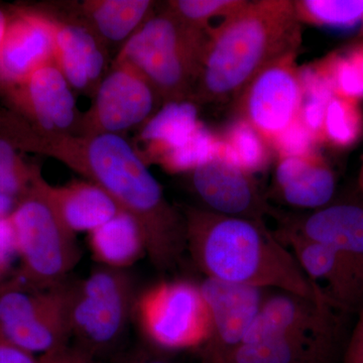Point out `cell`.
Instances as JSON below:
<instances>
[{"label": "cell", "mask_w": 363, "mask_h": 363, "mask_svg": "<svg viewBox=\"0 0 363 363\" xmlns=\"http://www.w3.org/2000/svg\"><path fill=\"white\" fill-rule=\"evenodd\" d=\"M9 138L16 149L57 160L104 189L138 222L147 257L157 271L180 264L187 252L184 215L169 204L147 162L123 135L48 133L16 121Z\"/></svg>", "instance_id": "cell-1"}, {"label": "cell", "mask_w": 363, "mask_h": 363, "mask_svg": "<svg viewBox=\"0 0 363 363\" xmlns=\"http://www.w3.org/2000/svg\"><path fill=\"white\" fill-rule=\"evenodd\" d=\"M187 252L206 278L328 302L264 221L186 208Z\"/></svg>", "instance_id": "cell-2"}, {"label": "cell", "mask_w": 363, "mask_h": 363, "mask_svg": "<svg viewBox=\"0 0 363 363\" xmlns=\"http://www.w3.org/2000/svg\"><path fill=\"white\" fill-rule=\"evenodd\" d=\"M294 2H248L210 28L193 100L221 102L238 96L267 66L300 45Z\"/></svg>", "instance_id": "cell-3"}, {"label": "cell", "mask_w": 363, "mask_h": 363, "mask_svg": "<svg viewBox=\"0 0 363 363\" xmlns=\"http://www.w3.org/2000/svg\"><path fill=\"white\" fill-rule=\"evenodd\" d=\"M208 32L166 9L150 16L124 43L114 61L140 72L164 104L193 100Z\"/></svg>", "instance_id": "cell-4"}, {"label": "cell", "mask_w": 363, "mask_h": 363, "mask_svg": "<svg viewBox=\"0 0 363 363\" xmlns=\"http://www.w3.org/2000/svg\"><path fill=\"white\" fill-rule=\"evenodd\" d=\"M138 295L128 269L99 266L71 283L70 342L97 362L121 350Z\"/></svg>", "instance_id": "cell-5"}, {"label": "cell", "mask_w": 363, "mask_h": 363, "mask_svg": "<svg viewBox=\"0 0 363 363\" xmlns=\"http://www.w3.org/2000/svg\"><path fill=\"white\" fill-rule=\"evenodd\" d=\"M20 269L13 279L30 289H50L67 281L80 259L76 235L59 220L32 186L9 216Z\"/></svg>", "instance_id": "cell-6"}, {"label": "cell", "mask_w": 363, "mask_h": 363, "mask_svg": "<svg viewBox=\"0 0 363 363\" xmlns=\"http://www.w3.org/2000/svg\"><path fill=\"white\" fill-rule=\"evenodd\" d=\"M133 317L145 343L167 352L198 350L211 326L200 285L188 281H162L138 294Z\"/></svg>", "instance_id": "cell-7"}, {"label": "cell", "mask_w": 363, "mask_h": 363, "mask_svg": "<svg viewBox=\"0 0 363 363\" xmlns=\"http://www.w3.org/2000/svg\"><path fill=\"white\" fill-rule=\"evenodd\" d=\"M68 281L30 289L13 279L0 285V331L13 345L39 357L70 343Z\"/></svg>", "instance_id": "cell-8"}, {"label": "cell", "mask_w": 363, "mask_h": 363, "mask_svg": "<svg viewBox=\"0 0 363 363\" xmlns=\"http://www.w3.org/2000/svg\"><path fill=\"white\" fill-rule=\"evenodd\" d=\"M161 100L149 81L130 64L113 62L94 92L76 133L121 135L145 124Z\"/></svg>", "instance_id": "cell-9"}, {"label": "cell", "mask_w": 363, "mask_h": 363, "mask_svg": "<svg viewBox=\"0 0 363 363\" xmlns=\"http://www.w3.org/2000/svg\"><path fill=\"white\" fill-rule=\"evenodd\" d=\"M9 109L35 130L76 133L81 116L73 89L55 63L33 72L16 84L0 88Z\"/></svg>", "instance_id": "cell-10"}, {"label": "cell", "mask_w": 363, "mask_h": 363, "mask_svg": "<svg viewBox=\"0 0 363 363\" xmlns=\"http://www.w3.org/2000/svg\"><path fill=\"white\" fill-rule=\"evenodd\" d=\"M297 52H290L259 72L241 93L242 119L271 145L300 113L302 86Z\"/></svg>", "instance_id": "cell-11"}, {"label": "cell", "mask_w": 363, "mask_h": 363, "mask_svg": "<svg viewBox=\"0 0 363 363\" xmlns=\"http://www.w3.org/2000/svg\"><path fill=\"white\" fill-rule=\"evenodd\" d=\"M200 288L210 313V333L199 350V363H223L243 343L264 300V291L205 278Z\"/></svg>", "instance_id": "cell-12"}, {"label": "cell", "mask_w": 363, "mask_h": 363, "mask_svg": "<svg viewBox=\"0 0 363 363\" xmlns=\"http://www.w3.org/2000/svg\"><path fill=\"white\" fill-rule=\"evenodd\" d=\"M310 281L341 313H358L363 306V255L279 233Z\"/></svg>", "instance_id": "cell-13"}, {"label": "cell", "mask_w": 363, "mask_h": 363, "mask_svg": "<svg viewBox=\"0 0 363 363\" xmlns=\"http://www.w3.org/2000/svg\"><path fill=\"white\" fill-rule=\"evenodd\" d=\"M11 18L0 45V88L20 83L54 63V16L33 7H11Z\"/></svg>", "instance_id": "cell-14"}, {"label": "cell", "mask_w": 363, "mask_h": 363, "mask_svg": "<svg viewBox=\"0 0 363 363\" xmlns=\"http://www.w3.org/2000/svg\"><path fill=\"white\" fill-rule=\"evenodd\" d=\"M337 312L341 313L325 301L279 291L264 298L242 344L311 332H338Z\"/></svg>", "instance_id": "cell-15"}, {"label": "cell", "mask_w": 363, "mask_h": 363, "mask_svg": "<svg viewBox=\"0 0 363 363\" xmlns=\"http://www.w3.org/2000/svg\"><path fill=\"white\" fill-rule=\"evenodd\" d=\"M197 195L210 211L225 216L264 221L269 213L252 175L217 156L191 172Z\"/></svg>", "instance_id": "cell-16"}, {"label": "cell", "mask_w": 363, "mask_h": 363, "mask_svg": "<svg viewBox=\"0 0 363 363\" xmlns=\"http://www.w3.org/2000/svg\"><path fill=\"white\" fill-rule=\"evenodd\" d=\"M33 186L74 235L92 233L121 211L111 196L92 182L74 181L52 186L40 172Z\"/></svg>", "instance_id": "cell-17"}, {"label": "cell", "mask_w": 363, "mask_h": 363, "mask_svg": "<svg viewBox=\"0 0 363 363\" xmlns=\"http://www.w3.org/2000/svg\"><path fill=\"white\" fill-rule=\"evenodd\" d=\"M54 16V63L72 89L91 92L104 77V45L87 26Z\"/></svg>", "instance_id": "cell-18"}, {"label": "cell", "mask_w": 363, "mask_h": 363, "mask_svg": "<svg viewBox=\"0 0 363 363\" xmlns=\"http://www.w3.org/2000/svg\"><path fill=\"white\" fill-rule=\"evenodd\" d=\"M281 233L363 255V206L354 203L327 205L286 222Z\"/></svg>", "instance_id": "cell-19"}, {"label": "cell", "mask_w": 363, "mask_h": 363, "mask_svg": "<svg viewBox=\"0 0 363 363\" xmlns=\"http://www.w3.org/2000/svg\"><path fill=\"white\" fill-rule=\"evenodd\" d=\"M276 184L289 205L321 209L330 203L336 180L330 167L319 155L279 160Z\"/></svg>", "instance_id": "cell-20"}, {"label": "cell", "mask_w": 363, "mask_h": 363, "mask_svg": "<svg viewBox=\"0 0 363 363\" xmlns=\"http://www.w3.org/2000/svg\"><path fill=\"white\" fill-rule=\"evenodd\" d=\"M200 123L193 100L167 102L140 131L138 140L145 145V152L140 156L147 164L156 162L162 155L185 145Z\"/></svg>", "instance_id": "cell-21"}, {"label": "cell", "mask_w": 363, "mask_h": 363, "mask_svg": "<svg viewBox=\"0 0 363 363\" xmlns=\"http://www.w3.org/2000/svg\"><path fill=\"white\" fill-rule=\"evenodd\" d=\"M152 6L150 0H88L79 4V23L102 43H125L150 18Z\"/></svg>", "instance_id": "cell-22"}, {"label": "cell", "mask_w": 363, "mask_h": 363, "mask_svg": "<svg viewBox=\"0 0 363 363\" xmlns=\"http://www.w3.org/2000/svg\"><path fill=\"white\" fill-rule=\"evenodd\" d=\"M88 241L95 262L101 267L128 269L147 255L140 227L123 211L90 233Z\"/></svg>", "instance_id": "cell-23"}, {"label": "cell", "mask_w": 363, "mask_h": 363, "mask_svg": "<svg viewBox=\"0 0 363 363\" xmlns=\"http://www.w3.org/2000/svg\"><path fill=\"white\" fill-rule=\"evenodd\" d=\"M294 6L298 21L363 37V0H303Z\"/></svg>", "instance_id": "cell-24"}, {"label": "cell", "mask_w": 363, "mask_h": 363, "mask_svg": "<svg viewBox=\"0 0 363 363\" xmlns=\"http://www.w3.org/2000/svg\"><path fill=\"white\" fill-rule=\"evenodd\" d=\"M220 140L218 157L250 175L269 164V143L245 119L231 124Z\"/></svg>", "instance_id": "cell-25"}, {"label": "cell", "mask_w": 363, "mask_h": 363, "mask_svg": "<svg viewBox=\"0 0 363 363\" xmlns=\"http://www.w3.org/2000/svg\"><path fill=\"white\" fill-rule=\"evenodd\" d=\"M302 104L300 117L318 142L323 143V130L327 106L334 97L330 79L320 62L300 69Z\"/></svg>", "instance_id": "cell-26"}, {"label": "cell", "mask_w": 363, "mask_h": 363, "mask_svg": "<svg viewBox=\"0 0 363 363\" xmlns=\"http://www.w3.org/2000/svg\"><path fill=\"white\" fill-rule=\"evenodd\" d=\"M220 142V135L200 123L185 145L162 155L156 162L169 173H191L218 156Z\"/></svg>", "instance_id": "cell-27"}, {"label": "cell", "mask_w": 363, "mask_h": 363, "mask_svg": "<svg viewBox=\"0 0 363 363\" xmlns=\"http://www.w3.org/2000/svg\"><path fill=\"white\" fill-rule=\"evenodd\" d=\"M363 131V116L357 100L334 95L325 116L323 142L337 149L354 145Z\"/></svg>", "instance_id": "cell-28"}, {"label": "cell", "mask_w": 363, "mask_h": 363, "mask_svg": "<svg viewBox=\"0 0 363 363\" xmlns=\"http://www.w3.org/2000/svg\"><path fill=\"white\" fill-rule=\"evenodd\" d=\"M337 96L363 99V44L332 52L321 61Z\"/></svg>", "instance_id": "cell-29"}, {"label": "cell", "mask_w": 363, "mask_h": 363, "mask_svg": "<svg viewBox=\"0 0 363 363\" xmlns=\"http://www.w3.org/2000/svg\"><path fill=\"white\" fill-rule=\"evenodd\" d=\"M245 4L241 0H177L169 2L167 11L184 23L208 32L210 21L217 18L224 20Z\"/></svg>", "instance_id": "cell-30"}, {"label": "cell", "mask_w": 363, "mask_h": 363, "mask_svg": "<svg viewBox=\"0 0 363 363\" xmlns=\"http://www.w3.org/2000/svg\"><path fill=\"white\" fill-rule=\"evenodd\" d=\"M317 138L308 130L300 117L271 142L281 159L311 156L317 152Z\"/></svg>", "instance_id": "cell-31"}, {"label": "cell", "mask_w": 363, "mask_h": 363, "mask_svg": "<svg viewBox=\"0 0 363 363\" xmlns=\"http://www.w3.org/2000/svg\"><path fill=\"white\" fill-rule=\"evenodd\" d=\"M164 352L167 351L143 343L133 347H123L111 357L97 363H175Z\"/></svg>", "instance_id": "cell-32"}, {"label": "cell", "mask_w": 363, "mask_h": 363, "mask_svg": "<svg viewBox=\"0 0 363 363\" xmlns=\"http://www.w3.org/2000/svg\"><path fill=\"white\" fill-rule=\"evenodd\" d=\"M35 177L33 179L26 178L14 173L0 162V194L9 196L18 201L30 190Z\"/></svg>", "instance_id": "cell-33"}, {"label": "cell", "mask_w": 363, "mask_h": 363, "mask_svg": "<svg viewBox=\"0 0 363 363\" xmlns=\"http://www.w3.org/2000/svg\"><path fill=\"white\" fill-rule=\"evenodd\" d=\"M35 363H97L91 355L74 344L68 343L37 357Z\"/></svg>", "instance_id": "cell-34"}, {"label": "cell", "mask_w": 363, "mask_h": 363, "mask_svg": "<svg viewBox=\"0 0 363 363\" xmlns=\"http://www.w3.org/2000/svg\"><path fill=\"white\" fill-rule=\"evenodd\" d=\"M14 257H18V252L13 225L9 216L0 219V267L11 269Z\"/></svg>", "instance_id": "cell-35"}, {"label": "cell", "mask_w": 363, "mask_h": 363, "mask_svg": "<svg viewBox=\"0 0 363 363\" xmlns=\"http://www.w3.org/2000/svg\"><path fill=\"white\" fill-rule=\"evenodd\" d=\"M342 363H363V306L344 350Z\"/></svg>", "instance_id": "cell-36"}, {"label": "cell", "mask_w": 363, "mask_h": 363, "mask_svg": "<svg viewBox=\"0 0 363 363\" xmlns=\"http://www.w3.org/2000/svg\"><path fill=\"white\" fill-rule=\"evenodd\" d=\"M37 357L13 345L0 331V363H35Z\"/></svg>", "instance_id": "cell-37"}, {"label": "cell", "mask_w": 363, "mask_h": 363, "mask_svg": "<svg viewBox=\"0 0 363 363\" xmlns=\"http://www.w3.org/2000/svg\"><path fill=\"white\" fill-rule=\"evenodd\" d=\"M18 200L9 196L0 194V219L11 216L14 208L16 206Z\"/></svg>", "instance_id": "cell-38"}, {"label": "cell", "mask_w": 363, "mask_h": 363, "mask_svg": "<svg viewBox=\"0 0 363 363\" xmlns=\"http://www.w3.org/2000/svg\"><path fill=\"white\" fill-rule=\"evenodd\" d=\"M11 11L0 7V45L6 38L7 28L11 23Z\"/></svg>", "instance_id": "cell-39"}, {"label": "cell", "mask_w": 363, "mask_h": 363, "mask_svg": "<svg viewBox=\"0 0 363 363\" xmlns=\"http://www.w3.org/2000/svg\"><path fill=\"white\" fill-rule=\"evenodd\" d=\"M9 269H4V267H0V285L4 283L6 279V274H9Z\"/></svg>", "instance_id": "cell-40"}, {"label": "cell", "mask_w": 363, "mask_h": 363, "mask_svg": "<svg viewBox=\"0 0 363 363\" xmlns=\"http://www.w3.org/2000/svg\"><path fill=\"white\" fill-rule=\"evenodd\" d=\"M360 184H362V187L363 188V168L362 172V177H360Z\"/></svg>", "instance_id": "cell-41"}]
</instances>
